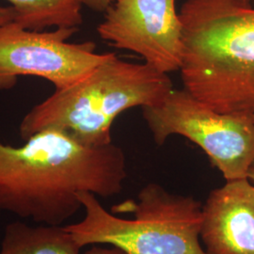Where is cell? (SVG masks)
Segmentation results:
<instances>
[{"label":"cell","instance_id":"5bb4252c","mask_svg":"<svg viewBox=\"0 0 254 254\" xmlns=\"http://www.w3.org/2000/svg\"><path fill=\"white\" fill-rule=\"evenodd\" d=\"M248 179L252 182V184L254 186V163L253 164V166L251 167V169H250V171H249Z\"/></svg>","mask_w":254,"mask_h":254},{"label":"cell","instance_id":"7a4b0ae2","mask_svg":"<svg viewBox=\"0 0 254 254\" xmlns=\"http://www.w3.org/2000/svg\"><path fill=\"white\" fill-rule=\"evenodd\" d=\"M184 89L219 113L254 109V7L249 0H186Z\"/></svg>","mask_w":254,"mask_h":254},{"label":"cell","instance_id":"ba28073f","mask_svg":"<svg viewBox=\"0 0 254 254\" xmlns=\"http://www.w3.org/2000/svg\"><path fill=\"white\" fill-rule=\"evenodd\" d=\"M200 242L206 254H254V186L227 181L202 204Z\"/></svg>","mask_w":254,"mask_h":254},{"label":"cell","instance_id":"7c38bea8","mask_svg":"<svg viewBox=\"0 0 254 254\" xmlns=\"http://www.w3.org/2000/svg\"><path fill=\"white\" fill-rule=\"evenodd\" d=\"M16 13L11 6H3L0 4V26L15 21Z\"/></svg>","mask_w":254,"mask_h":254},{"label":"cell","instance_id":"30bf717a","mask_svg":"<svg viewBox=\"0 0 254 254\" xmlns=\"http://www.w3.org/2000/svg\"><path fill=\"white\" fill-rule=\"evenodd\" d=\"M16 13L15 22L32 30L78 27L83 22L78 0H6Z\"/></svg>","mask_w":254,"mask_h":254},{"label":"cell","instance_id":"5b68a950","mask_svg":"<svg viewBox=\"0 0 254 254\" xmlns=\"http://www.w3.org/2000/svg\"><path fill=\"white\" fill-rule=\"evenodd\" d=\"M142 109L157 145L173 135L185 136L207 154L227 181L248 178L254 163L251 113H219L185 89H173L160 104Z\"/></svg>","mask_w":254,"mask_h":254},{"label":"cell","instance_id":"9a60e30c","mask_svg":"<svg viewBox=\"0 0 254 254\" xmlns=\"http://www.w3.org/2000/svg\"><path fill=\"white\" fill-rule=\"evenodd\" d=\"M251 114H252V116H253V119H254V109L252 111V113H251Z\"/></svg>","mask_w":254,"mask_h":254},{"label":"cell","instance_id":"2e32d148","mask_svg":"<svg viewBox=\"0 0 254 254\" xmlns=\"http://www.w3.org/2000/svg\"><path fill=\"white\" fill-rule=\"evenodd\" d=\"M0 211H1V210H0Z\"/></svg>","mask_w":254,"mask_h":254},{"label":"cell","instance_id":"3957f363","mask_svg":"<svg viewBox=\"0 0 254 254\" xmlns=\"http://www.w3.org/2000/svg\"><path fill=\"white\" fill-rule=\"evenodd\" d=\"M173 89L167 73L145 64L119 59L115 53L70 87L56 90L21 122L24 141L55 129L85 145L112 143L111 127L119 115L136 107L160 104Z\"/></svg>","mask_w":254,"mask_h":254},{"label":"cell","instance_id":"8992f818","mask_svg":"<svg viewBox=\"0 0 254 254\" xmlns=\"http://www.w3.org/2000/svg\"><path fill=\"white\" fill-rule=\"evenodd\" d=\"M78 27L32 30L15 21L0 26V89L14 86L20 75L44 78L63 90L81 80L112 53H95V44L67 41Z\"/></svg>","mask_w":254,"mask_h":254},{"label":"cell","instance_id":"52a82bcc","mask_svg":"<svg viewBox=\"0 0 254 254\" xmlns=\"http://www.w3.org/2000/svg\"><path fill=\"white\" fill-rule=\"evenodd\" d=\"M97 31L110 46L139 55L161 73L180 70L182 22L176 0H115Z\"/></svg>","mask_w":254,"mask_h":254},{"label":"cell","instance_id":"9c48e42d","mask_svg":"<svg viewBox=\"0 0 254 254\" xmlns=\"http://www.w3.org/2000/svg\"><path fill=\"white\" fill-rule=\"evenodd\" d=\"M65 226H30L15 221L5 228L0 254H80Z\"/></svg>","mask_w":254,"mask_h":254},{"label":"cell","instance_id":"8fae6325","mask_svg":"<svg viewBox=\"0 0 254 254\" xmlns=\"http://www.w3.org/2000/svg\"><path fill=\"white\" fill-rule=\"evenodd\" d=\"M82 6L98 12H106L115 0H78Z\"/></svg>","mask_w":254,"mask_h":254},{"label":"cell","instance_id":"6da1fadb","mask_svg":"<svg viewBox=\"0 0 254 254\" xmlns=\"http://www.w3.org/2000/svg\"><path fill=\"white\" fill-rule=\"evenodd\" d=\"M123 149L85 145L46 129L19 147L0 143V210L62 226L82 208L79 192L116 196L127 178Z\"/></svg>","mask_w":254,"mask_h":254},{"label":"cell","instance_id":"277c9868","mask_svg":"<svg viewBox=\"0 0 254 254\" xmlns=\"http://www.w3.org/2000/svg\"><path fill=\"white\" fill-rule=\"evenodd\" d=\"M77 197L85 217L65 228L81 248L105 244L128 254H206L200 242L202 204L191 196L150 183L136 200L121 206L134 214L129 219L110 214L91 192Z\"/></svg>","mask_w":254,"mask_h":254},{"label":"cell","instance_id":"4fadbf2b","mask_svg":"<svg viewBox=\"0 0 254 254\" xmlns=\"http://www.w3.org/2000/svg\"><path fill=\"white\" fill-rule=\"evenodd\" d=\"M83 254H128L122 249L117 247L112 248H102V247H92L89 251Z\"/></svg>","mask_w":254,"mask_h":254}]
</instances>
